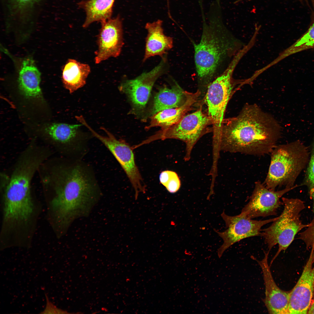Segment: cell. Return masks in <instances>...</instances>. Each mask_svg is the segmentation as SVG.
I'll return each instance as SVG.
<instances>
[{"instance_id": "1", "label": "cell", "mask_w": 314, "mask_h": 314, "mask_svg": "<svg viewBox=\"0 0 314 314\" xmlns=\"http://www.w3.org/2000/svg\"><path fill=\"white\" fill-rule=\"evenodd\" d=\"M54 167L44 179L53 193L49 212L53 230L64 234L75 220L89 215L101 193L93 175L81 163Z\"/></svg>"}, {"instance_id": "2", "label": "cell", "mask_w": 314, "mask_h": 314, "mask_svg": "<svg viewBox=\"0 0 314 314\" xmlns=\"http://www.w3.org/2000/svg\"><path fill=\"white\" fill-rule=\"evenodd\" d=\"M281 127L257 105L246 104L236 116L224 119L221 151L255 156L270 153L281 137Z\"/></svg>"}, {"instance_id": "3", "label": "cell", "mask_w": 314, "mask_h": 314, "mask_svg": "<svg viewBox=\"0 0 314 314\" xmlns=\"http://www.w3.org/2000/svg\"><path fill=\"white\" fill-rule=\"evenodd\" d=\"M45 160L41 153L24 151L12 172L3 182V218L12 224H27L33 219L35 205L31 195V183L36 172Z\"/></svg>"}, {"instance_id": "4", "label": "cell", "mask_w": 314, "mask_h": 314, "mask_svg": "<svg viewBox=\"0 0 314 314\" xmlns=\"http://www.w3.org/2000/svg\"><path fill=\"white\" fill-rule=\"evenodd\" d=\"M203 31L200 42L194 43L195 60L199 82L207 87L213 81L218 67L233 49L234 42L222 21L220 6L211 5L206 21L203 8H201Z\"/></svg>"}, {"instance_id": "5", "label": "cell", "mask_w": 314, "mask_h": 314, "mask_svg": "<svg viewBox=\"0 0 314 314\" xmlns=\"http://www.w3.org/2000/svg\"><path fill=\"white\" fill-rule=\"evenodd\" d=\"M270 153L271 161L264 183L268 189L292 187L308 163L310 153L308 147L298 140L276 145Z\"/></svg>"}, {"instance_id": "6", "label": "cell", "mask_w": 314, "mask_h": 314, "mask_svg": "<svg viewBox=\"0 0 314 314\" xmlns=\"http://www.w3.org/2000/svg\"><path fill=\"white\" fill-rule=\"evenodd\" d=\"M284 208L281 215L271 225L264 229L261 236L267 245L268 251L276 244L277 251L271 262L270 265L281 251H285L291 244L296 235L308 224L300 220V213L305 208L304 202L298 198L282 197Z\"/></svg>"}, {"instance_id": "7", "label": "cell", "mask_w": 314, "mask_h": 314, "mask_svg": "<svg viewBox=\"0 0 314 314\" xmlns=\"http://www.w3.org/2000/svg\"><path fill=\"white\" fill-rule=\"evenodd\" d=\"M235 56L224 72L208 85L204 97L207 113L213 121V148H219L221 127L227 104L238 88L233 79V74L240 60Z\"/></svg>"}, {"instance_id": "8", "label": "cell", "mask_w": 314, "mask_h": 314, "mask_svg": "<svg viewBox=\"0 0 314 314\" xmlns=\"http://www.w3.org/2000/svg\"><path fill=\"white\" fill-rule=\"evenodd\" d=\"M211 118L204 112L201 107L192 113L185 115L176 123L170 127L162 130L144 141L145 144L157 140L174 139L184 142L186 145L184 159L191 158L192 150L203 135L213 131Z\"/></svg>"}, {"instance_id": "9", "label": "cell", "mask_w": 314, "mask_h": 314, "mask_svg": "<svg viewBox=\"0 0 314 314\" xmlns=\"http://www.w3.org/2000/svg\"><path fill=\"white\" fill-rule=\"evenodd\" d=\"M84 125L109 149L120 164L134 189L135 199L140 193H145L146 186L136 165L132 147L124 140L117 139L105 128L102 129L107 135L104 136L94 131L87 122Z\"/></svg>"}, {"instance_id": "10", "label": "cell", "mask_w": 314, "mask_h": 314, "mask_svg": "<svg viewBox=\"0 0 314 314\" xmlns=\"http://www.w3.org/2000/svg\"><path fill=\"white\" fill-rule=\"evenodd\" d=\"M221 216L224 221L226 229L223 232L214 231L223 240V243L218 249V256L221 258L224 251L231 245L245 238L261 235V228L264 225L273 222L277 217L263 220L248 219L240 214L231 216L224 211Z\"/></svg>"}, {"instance_id": "11", "label": "cell", "mask_w": 314, "mask_h": 314, "mask_svg": "<svg viewBox=\"0 0 314 314\" xmlns=\"http://www.w3.org/2000/svg\"><path fill=\"white\" fill-rule=\"evenodd\" d=\"M298 186L286 187L276 191L267 188L260 181H256L249 201L242 208L240 214L249 219L276 215L278 209L283 204L281 198Z\"/></svg>"}, {"instance_id": "12", "label": "cell", "mask_w": 314, "mask_h": 314, "mask_svg": "<svg viewBox=\"0 0 314 314\" xmlns=\"http://www.w3.org/2000/svg\"><path fill=\"white\" fill-rule=\"evenodd\" d=\"M166 62L165 58H163L150 71L143 73L135 79L126 80L119 86V90L127 96L135 109L141 110L145 107L155 83L165 72Z\"/></svg>"}, {"instance_id": "13", "label": "cell", "mask_w": 314, "mask_h": 314, "mask_svg": "<svg viewBox=\"0 0 314 314\" xmlns=\"http://www.w3.org/2000/svg\"><path fill=\"white\" fill-rule=\"evenodd\" d=\"M101 27L97 37V50L95 63L98 64L110 57L120 54L124 45L123 31L119 16L100 22Z\"/></svg>"}, {"instance_id": "14", "label": "cell", "mask_w": 314, "mask_h": 314, "mask_svg": "<svg viewBox=\"0 0 314 314\" xmlns=\"http://www.w3.org/2000/svg\"><path fill=\"white\" fill-rule=\"evenodd\" d=\"M297 283L290 291V314H307L314 293V247Z\"/></svg>"}, {"instance_id": "15", "label": "cell", "mask_w": 314, "mask_h": 314, "mask_svg": "<svg viewBox=\"0 0 314 314\" xmlns=\"http://www.w3.org/2000/svg\"><path fill=\"white\" fill-rule=\"evenodd\" d=\"M269 253L265 252L264 257L261 261L255 259L263 273L265 286V297L263 301L269 313L288 314L290 291L282 290L275 283L268 263Z\"/></svg>"}, {"instance_id": "16", "label": "cell", "mask_w": 314, "mask_h": 314, "mask_svg": "<svg viewBox=\"0 0 314 314\" xmlns=\"http://www.w3.org/2000/svg\"><path fill=\"white\" fill-rule=\"evenodd\" d=\"M201 94L199 90L195 93L188 92L177 84L171 88L165 86L156 94L150 114L153 115L164 110L181 107L191 100L198 98Z\"/></svg>"}, {"instance_id": "17", "label": "cell", "mask_w": 314, "mask_h": 314, "mask_svg": "<svg viewBox=\"0 0 314 314\" xmlns=\"http://www.w3.org/2000/svg\"><path fill=\"white\" fill-rule=\"evenodd\" d=\"M81 124L53 123L47 126L45 132L66 152L75 153L82 149V138L79 132Z\"/></svg>"}, {"instance_id": "18", "label": "cell", "mask_w": 314, "mask_h": 314, "mask_svg": "<svg viewBox=\"0 0 314 314\" xmlns=\"http://www.w3.org/2000/svg\"><path fill=\"white\" fill-rule=\"evenodd\" d=\"M7 23L25 25L33 22L43 0H3Z\"/></svg>"}, {"instance_id": "19", "label": "cell", "mask_w": 314, "mask_h": 314, "mask_svg": "<svg viewBox=\"0 0 314 314\" xmlns=\"http://www.w3.org/2000/svg\"><path fill=\"white\" fill-rule=\"evenodd\" d=\"M162 21L160 19L147 23L145 28L148 32L146 39L145 54L143 60L155 56H163L173 46V40L164 33Z\"/></svg>"}, {"instance_id": "20", "label": "cell", "mask_w": 314, "mask_h": 314, "mask_svg": "<svg viewBox=\"0 0 314 314\" xmlns=\"http://www.w3.org/2000/svg\"><path fill=\"white\" fill-rule=\"evenodd\" d=\"M40 74L32 59L26 58L23 61L18 79L19 91L28 99H42L40 86Z\"/></svg>"}, {"instance_id": "21", "label": "cell", "mask_w": 314, "mask_h": 314, "mask_svg": "<svg viewBox=\"0 0 314 314\" xmlns=\"http://www.w3.org/2000/svg\"><path fill=\"white\" fill-rule=\"evenodd\" d=\"M87 64L75 59H69L63 69L62 80L65 87L72 93L86 84V79L90 72Z\"/></svg>"}, {"instance_id": "22", "label": "cell", "mask_w": 314, "mask_h": 314, "mask_svg": "<svg viewBox=\"0 0 314 314\" xmlns=\"http://www.w3.org/2000/svg\"><path fill=\"white\" fill-rule=\"evenodd\" d=\"M115 1L86 0L79 2V7L84 10L86 15L83 27L86 28L94 22H101L111 18Z\"/></svg>"}, {"instance_id": "23", "label": "cell", "mask_w": 314, "mask_h": 314, "mask_svg": "<svg viewBox=\"0 0 314 314\" xmlns=\"http://www.w3.org/2000/svg\"><path fill=\"white\" fill-rule=\"evenodd\" d=\"M198 99H193L181 107L158 112L152 117L147 128L159 126L163 130L170 127L178 122L187 112L192 110V106L197 101Z\"/></svg>"}, {"instance_id": "24", "label": "cell", "mask_w": 314, "mask_h": 314, "mask_svg": "<svg viewBox=\"0 0 314 314\" xmlns=\"http://www.w3.org/2000/svg\"><path fill=\"white\" fill-rule=\"evenodd\" d=\"M308 30L292 44L284 50L277 58L280 61L292 54L314 48V17Z\"/></svg>"}, {"instance_id": "25", "label": "cell", "mask_w": 314, "mask_h": 314, "mask_svg": "<svg viewBox=\"0 0 314 314\" xmlns=\"http://www.w3.org/2000/svg\"><path fill=\"white\" fill-rule=\"evenodd\" d=\"M160 183L171 193H175L180 189L181 181L177 174L172 171L167 170L162 172L159 175Z\"/></svg>"}, {"instance_id": "26", "label": "cell", "mask_w": 314, "mask_h": 314, "mask_svg": "<svg viewBox=\"0 0 314 314\" xmlns=\"http://www.w3.org/2000/svg\"><path fill=\"white\" fill-rule=\"evenodd\" d=\"M304 184L307 186L310 199L313 202L314 213V138L312 144L310 158L307 164Z\"/></svg>"}, {"instance_id": "27", "label": "cell", "mask_w": 314, "mask_h": 314, "mask_svg": "<svg viewBox=\"0 0 314 314\" xmlns=\"http://www.w3.org/2000/svg\"><path fill=\"white\" fill-rule=\"evenodd\" d=\"M298 237L305 243L307 248L314 247V213L312 220L306 229L299 233Z\"/></svg>"}, {"instance_id": "28", "label": "cell", "mask_w": 314, "mask_h": 314, "mask_svg": "<svg viewBox=\"0 0 314 314\" xmlns=\"http://www.w3.org/2000/svg\"><path fill=\"white\" fill-rule=\"evenodd\" d=\"M46 304L44 310L40 313L41 314H67L68 313L66 311L57 308L56 306L51 302L49 299L46 294H45Z\"/></svg>"}, {"instance_id": "29", "label": "cell", "mask_w": 314, "mask_h": 314, "mask_svg": "<svg viewBox=\"0 0 314 314\" xmlns=\"http://www.w3.org/2000/svg\"><path fill=\"white\" fill-rule=\"evenodd\" d=\"M307 313L314 314V293L312 301Z\"/></svg>"}, {"instance_id": "30", "label": "cell", "mask_w": 314, "mask_h": 314, "mask_svg": "<svg viewBox=\"0 0 314 314\" xmlns=\"http://www.w3.org/2000/svg\"><path fill=\"white\" fill-rule=\"evenodd\" d=\"M299 0V1H303V0H304V1H305V0L307 1L308 0ZM310 1L311 2V3H312V5H313V7L314 8V0H310Z\"/></svg>"}, {"instance_id": "31", "label": "cell", "mask_w": 314, "mask_h": 314, "mask_svg": "<svg viewBox=\"0 0 314 314\" xmlns=\"http://www.w3.org/2000/svg\"><path fill=\"white\" fill-rule=\"evenodd\" d=\"M216 1L218 3H220V0H216Z\"/></svg>"}]
</instances>
